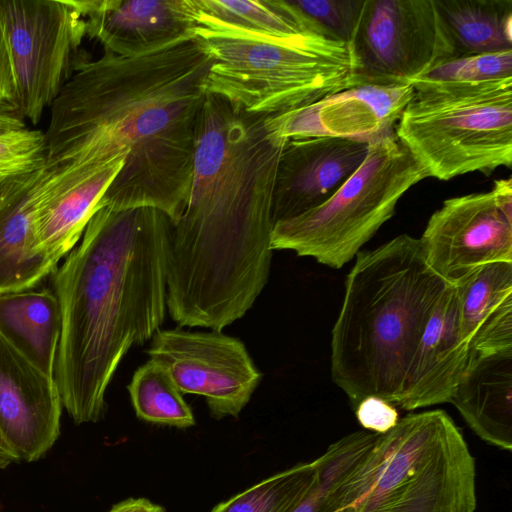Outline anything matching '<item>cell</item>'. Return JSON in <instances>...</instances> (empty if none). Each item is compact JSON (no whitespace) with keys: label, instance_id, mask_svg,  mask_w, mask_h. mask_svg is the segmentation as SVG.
I'll return each instance as SVG.
<instances>
[{"label":"cell","instance_id":"1","mask_svg":"<svg viewBox=\"0 0 512 512\" xmlns=\"http://www.w3.org/2000/svg\"><path fill=\"white\" fill-rule=\"evenodd\" d=\"M211 63L196 36L137 56L82 57L50 107L46 163L87 167L124 157L100 208L150 207L175 223L192 183Z\"/></svg>","mask_w":512,"mask_h":512},{"label":"cell","instance_id":"2","mask_svg":"<svg viewBox=\"0 0 512 512\" xmlns=\"http://www.w3.org/2000/svg\"><path fill=\"white\" fill-rule=\"evenodd\" d=\"M266 116L206 94L189 195L170 237L167 309L180 327L221 332L267 284L274 189L287 141L268 133Z\"/></svg>","mask_w":512,"mask_h":512},{"label":"cell","instance_id":"3","mask_svg":"<svg viewBox=\"0 0 512 512\" xmlns=\"http://www.w3.org/2000/svg\"><path fill=\"white\" fill-rule=\"evenodd\" d=\"M171 229L158 209L103 206L53 272L61 314L54 375L75 424L103 417L121 360L164 322Z\"/></svg>","mask_w":512,"mask_h":512},{"label":"cell","instance_id":"4","mask_svg":"<svg viewBox=\"0 0 512 512\" xmlns=\"http://www.w3.org/2000/svg\"><path fill=\"white\" fill-rule=\"evenodd\" d=\"M448 284L428 265L420 239L407 234L356 255L330 344L332 381L353 409L369 396L398 406L413 353Z\"/></svg>","mask_w":512,"mask_h":512},{"label":"cell","instance_id":"5","mask_svg":"<svg viewBox=\"0 0 512 512\" xmlns=\"http://www.w3.org/2000/svg\"><path fill=\"white\" fill-rule=\"evenodd\" d=\"M476 463L444 410L409 413L346 484L340 512H475Z\"/></svg>","mask_w":512,"mask_h":512},{"label":"cell","instance_id":"6","mask_svg":"<svg viewBox=\"0 0 512 512\" xmlns=\"http://www.w3.org/2000/svg\"><path fill=\"white\" fill-rule=\"evenodd\" d=\"M209 53L206 93L277 115L358 86L350 44L330 35L261 38L194 28Z\"/></svg>","mask_w":512,"mask_h":512},{"label":"cell","instance_id":"7","mask_svg":"<svg viewBox=\"0 0 512 512\" xmlns=\"http://www.w3.org/2000/svg\"><path fill=\"white\" fill-rule=\"evenodd\" d=\"M412 86L394 133L427 177L511 168L512 78Z\"/></svg>","mask_w":512,"mask_h":512},{"label":"cell","instance_id":"8","mask_svg":"<svg viewBox=\"0 0 512 512\" xmlns=\"http://www.w3.org/2000/svg\"><path fill=\"white\" fill-rule=\"evenodd\" d=\"M425 178L394 132L374 138L360 166L327 200L274 224L271 249L291 250L340 269L392 218L403 195Z\"/></svg>","mask_w":512,"mask_h":512},{"label":"cell","instance_id":"9","mask_svg":"<svg viewBox=\"0 0 512 512\" xmlns=\"http://www.w3.org/2000/svg\"><path fill=\"white\" fill-rule=\"evenodd\" d=\"M14 86V111L40 122L81 60L85 20L74 0H0Z\"/></svg>","mask_w":512,"mask_h":512},{"label":"cell","instance_id":"10","mask_svg":"<svg viewBox=\"0 0 512 512\" xmlns=\"http://www.w3.org/2000/svg\"><path fill=\"white\" fill-rule=\"evenodd\" d=\"M351 47L358 86L411 85L456 57L436 0H364Z\"/></svg>","mask_w":512,"mask_h":512},{"label":"cell","instance_id":"11","mask_svg":"<svg viewBox=\"0 0 512 512\" xmlns=\"http://www.w3.org/2000/svg\"><path fill=\"white\" fill-rule=\"evenodd\" d=\"M147 353L182 394L203 396L217 419L237 417L262 379L244 343L219 331L158 330Z\"/></svg>","mask_w":512,"mask_h":512},{"label":"cell","instance_id":"12","mask_svg":"<svg viewBox=\"0 0 512 512\" xmlns=\"http://www.w3.org/2000/svg\"><path fill=\"white\" fill-rule=\"evenodd\" d=\"M419 239L428 265L450 284L485 264L512 262V220L492 190L446 199Z\"/></svg>","mask_w":512,"mask_h":512},{"label":"cell","instance_id":"13","mask_svg":"<svg viewBox=\"0 0 512 512\" xmlns=\"http://www.w3.org/2000/svg\"><path fill=\"white\" fill-rule=\"evenodd\" d=\"M414 93L412 85H362L310 105L266 116L265 127L275 139L339 137L370 141L394 132Z\"/></svg>","mask_w":512,"mask_h":512},{"label":"cell","instance_id":"14","mask_svg":"<svg viewBox=\"0 0 512 512\" xmlns=\"http://www.w3.org/2000/svg\"><path fill=\"white\" fill-rule=\"evenodd\" d=\"M55 376L38 368L0 332V433L17 461L42 458L60 434Z\"/></svg>","mask_w":512,"mask_h":512},{"label":"cell","instance_id":"15","mask_svg":"<svg viewBox=\"0 0 512 512\" xmlns=\"http://www.w3.org/2000/svg\"><path fill=\"white\" fill-rule=\"evenodd\" d=\"M367 149V141L339 137L287 141L274 189V224L327 200L360 166Z\"/></svg>","mask_w":512,"mask_h":512},{"label":"cell","instance_id":"16","mask_svg":"<svg viewBox=\"0 0 512 512\" xmlns=\"http://www.w3.org/2000/svg\"><path fill=\"white\" fill-rule=\"evenodd\" d=\"M57 169L44 161L0 181V294L33 289L57 268L36 242L38 211Z\"/></svg>","mask_w":512,"mask_h":512},{"label":"cell","instance_id":"17","mask_svg":"<svg viewBox=\"0 0 512 512\" xmlns=\"http://www.w3.org/2000/svg\"><path fill=\"white\" fill-rule=\"evenodd\" d=\"M86 36L104 50L131 57L194 37L187 0H74Z\"/></svg>","mask_w":512,"mask_h":512},{"label":"cell","instance_id":"18","mask_svg":"<svg viewBox=\"0 0 512 512\" xmlns=\"http://www.w3.org/2000/svg\"><path fill=\"white\" fill-rule=\"evenodd\" d=\"M471 357L453 284L439 297L411 358L397 407L413 411L450 402Z\"/></svg>","mask_w":512,"mask_h":512},{"label":"cell","instance_id":"19","mask_svg":"<svg viewBox=\"0 0 512 512\" xmlns=\"http://www.w3.org/2000/svg\"><path fill=\"white\" fill-rule=\"evenodd\" d=\"M124 157L87 167H58L36 219L39 253L55 265L82 237Z\"/></svg>","mask_w":512,"mask_h":512},{"label":"cell","instance_id":"20","mask_svg":"<svg viewBox=\"0 0 512 512\" xmlns=\"http://www.w3.org/2000/svg\"><path fill=\"white\" fill-rule=\"evenodd\" d=\"M450 403L481 440L511 451L512 348L489 353L471 351Z\"/></svg>","mask_w":512,"mask_h":512},{"label":"cell","instance_id":"21","mask_svg":"<svg viewBox=\"0 0 512 512\" xmlns=\"http://www.w3.org/2000/svg\"><path fill=\"white\" fill-rule=\"evenodd\" d=\"M460 323L471 351L512 348V262H493L454 284Z\"/></svg>","mask_w":512,"mask_h":512},{"label":"cell","instance_id":"22","mask_svg":"<svg viewBox=\"0 0 512 512\" xmlns=\"http://www.w3.org/2000/svg\"><path fill=\"white\" fill-rule=\"evenodd\" d=\"M187 3L195 27L209 31L261 38L332 36L293 0H187Z\"/></svg>","mask_w":512,"mask_h":512},{"label":"cell","instance_id":"23","mask_svg":"<svg viewBox=\"0 0 512 512\" xmlns=\"http://www.w3.org/2000/svg\"><path fill=\"white\" fill-rule=\"evenodd\" d=\"M0 332L38 368L55 376L61 314L53 290L1 293Z\"/></svg>","mask_w":512,"mask_h":512},{"label":"cell","instance_id":"24","mask_svg":"<svg viewBox=\"0 0 512 512\" xmlns=\"http://www.w3.org/2000/svg\"><path fill=\"white\" fill-rule=\"evenodd\" d=\"M456 57L512 49V0H436Z\"/></svg>","mask_w":512,"mask_h":512},{"label":"cell","instance_id":"25","mask_svg":"<svg viewBox=\"0 0 512 512\" xmlns=\"http://www.w3.org/2000/svg\"><path fill=\"white\" fill-rule=\"evenodd\" d=\"M128 392L138 418L161 425L187 428L195 425L190 406L168 372L149 359L133 374Z\"/></svg>","mask_w":512,"mask_h":512},{"label":"cell","instance_id":"26","mask_svg":"<svg viewBox=\"0 0 512 512\" xmlns=\"http://www.w3.org/2000/svg\"><path fill=\"white\" fill-rule=\"evenodd\" d=\"M315 478L313 461L298 463L219 503L211 512H293Z\"/></svg>","mask_w":512,"mask_h":512},{"label":"cell","instance_id":"27","mask_svg":"<svg viewBox=\"0 0 512 512\" xmlns=\"http://www.w3.org/2000/svg\"><path fill=\"white\" fill-rule=\"evenodd\" d=\"M505 78H512V49L453 57L418 80L427 82H482Z\"/></svg>","mask_w":512,"mask_h":512},{"label":"cell","instance_id":"28","mask_svg":"<svg viewBox=\"0 0 512 512\" xmlns=\"http://www.w3.org/2000/svg\"><path fill=\"white\" fill-rule=\"evenodd\" d=\"M45 135L22 128L0 133V177L30 170L45 161Z\"/></svg>","mask_w":512,"mask_h":512},{"label":"cell","instance_id":"29","mask_svg":"<svg viewBox=\"0 0 512 512\" xmlns=\"http://www.w3.org/2000/svg\"><path fill=\"white\" fill-rule=\"evenodd\" d=\"M335 38L351 45L364 0H293Z\"/></svg>","mask_w":512,"mask_h":512},{"label":"cell","instance_id":"30","mask_svg":"<svg viewBox=\"0 0 512 512\" xmlns=\"http://www.w3.org/2000/svg\"><path fill=\"white\" fill-rule=\"evenodd\" d=\"M354 411L361 427L376 434L389 432L400 419L398 410L393 404L376 396L362 399Z\"/></svg>","mask_w":512,"mask_h":512},{"label":"cell","instance_id":"31","mask_svg":"<svg viewBox=\"0 0 512 512\" xmlns=\"http://www.w3.org/2000/svg\"><path fill=\"white\" fill-rule=\"evenodd\" d=\"M341 506L336 493L323 481H315L293 512H340Z\"/></svg>","mask_w":512,"mask_h":512},{"label":"cell","instance_id":"32","mask_svg":"<svg viewBox=\"0 0 512 512\" xmlns=\"http://www.w3.org/2000/svg\"><path fill=\"white\" fill-rule=\"evenodd\" d=\"M0 101L14 111V86L10 55L0 20ZM15 112V111H14Z\"/></svg>","mask_w":512,"mask_h":512},{"label":"cell","instance_id":"33","mask_svg":"<svg viewBox=\"0 0 512 512\" xmlns=\"http://www.w3.org/2000/svg\"><path fill=\"white\" fill-rule=\"evenodd\" d=\"M492 192L495 200L505 214V216L512 220V181L511 178L498 179L494 181Z\"/></svg>","mask_w":512,"mask_h":512},{"label":"cell","instance_id":"34","mask_svg":"<svg viewBox=\"0 0 512 512\" xmlns=\"http://www.w3.org/2000/svg\"><path fill=\"white\" fill-rule=\"evenodd\" d=\"M108 512H164V508L146 498H128L115 504Z\"/></svg>","mask_w":512,"mask_h":512},{"label":"cell","instance_id":"35","mask_svg":"<svg viewBox=\"0 0 512 512\" xmlns=\"http://www.w3.org/2000/svg\"><path fill=\"white\" fill-rule=\"evenodd\" d=\"M17 458L0 433V468H5ZM18 462V461H17Z\"/></svg>","mask_w":512,"mask_h":512},{"label":"cell","instance_id":"36","mask_svg":"<svg viewBox=\"0 0 512 512\" xmlns=\"http://www.w3.org/2000/svg\"><path fill=\"white\" fill-rule=\"evenodd\" d=\"M0 109L10 110V111L14 112L8 105L4 104L1 101H0Z\"/></svg>","mask_w":512,"mask_h":512},{"label":"cell","instance_id":"37","mask_svg":"<svg viewBox=\"0 0 512 512\" xmlns=\"http://www.w3.org/2000/svg\"><path fill=\"white\" fill-rule=\"evenodd\" d=\"M9 177V176H8ZM0 178H6V177H0Z\"/></svg>","mask_w":512,"mask_h":512}]
</instances>
